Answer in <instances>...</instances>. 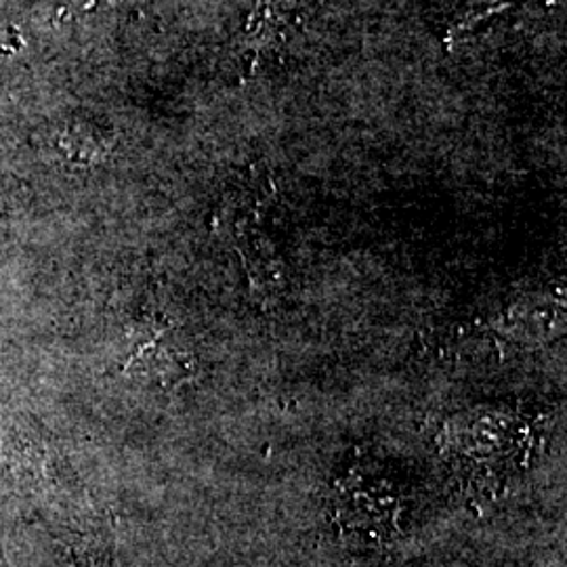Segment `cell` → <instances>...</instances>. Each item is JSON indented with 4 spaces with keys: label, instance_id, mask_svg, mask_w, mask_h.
<instances>
[{
    "label": "cell",
    "instance_id": "6da1fadb",
    "mask_svg": "<svg viewBox=\"0 0 567 567\" xmlns=\"http://www.w3.org/2000/svg\"><path fill=\"white\" fill-rule=\"evenodd\" d=\"M299 7L301 0H257L240 41L248 68H255L264 55L271 53L286 39Z\"/></svg>",
    "mask_w": 567,
    "mask_h": 567
},
{
    "label": "cell",
    "instance_id": "7a4b0ae2",
    "mask_svg": "<svg viewBox=\"0 0 567 567\" xmlns=\"http://www.w3.org/2000/svg\"><path fill=\"white\" fill-rule=\"evenodd\" d=\"M60 145L70 161L81 163L100 161L110 150V142L102 128L91 121L70 122L61 133Z\"/></svg>",
    "mask_w": 567,
    "mask_h": 567
},
{
    "label": "cell",
    "instance_id": "3957f363",
    "mask_svg": "<svg viewBox=\"0 0 567 567\" xmlns=\"http://www.w3.org/2000/svg\"><path fill=\"white\" fill-rule=\"evenodd\" d=\"M508 9H511V0H482V2H475L473 7H468L465 13L461 16V20L454 23V28L450 30V37L463 39L466 34H473L482 25H486L489 21L501 18Z\"/></svg>",
    "mask_w": 567,
    "mask_h": 567
},
{
    "label": "cell",
    "instance_id": "277c9868",
    "mask_svg": "<svg viewBox=\"0 0 567 567\" xmlns=\"http://www.w3.org/2000/svg\"><path fill=\"white\" fill-rule=\"evenodd\" d=\"M124 0H60V9L58 16H65V13H81V11H95V9H103V7H112L118 4Z\"/></svg>",
    "mask_w": 567,
    "mask_h": 567
},
{
    "label": "cell",
    "instance_id": "5b68a950",
    "mask_svg": "<svg viewBox=\"0 0 567 567\" xmlns=\"http://www.w3.org/2000/svg\"><path fill=\"white\" fill-rule=\"evenodd\" d=\"M84 567H105V566H102V564H93V561H91V557H86V561H84Z\"/></svg>",
    "mask_w": 567,
    "mask_h": 567
}]
</instances>
